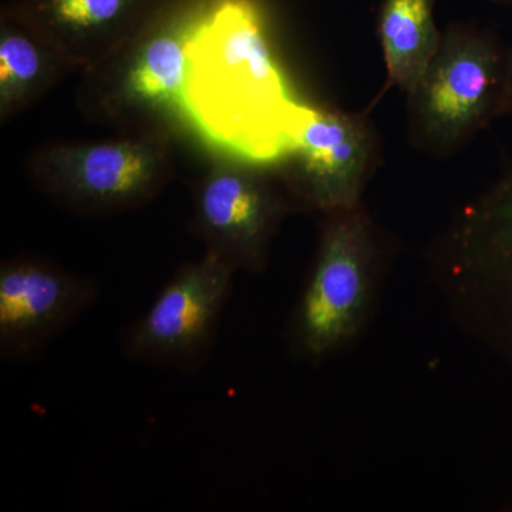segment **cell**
<instances>
[{
  "mask_svg": "<svg viewBox=\"0 0 512 512\" xmlns=\"http://www.w3.org/2000/svg\"><path fill=\"white\" fill-rule=\"evenodd\" d=\"M212 3L168 0L133 40L86 72V110L123 123L185 111L191 40Z\"/></svg>",
  "mask_w": 512,
  "mask_h": 512,
  "instance_id": "cell-4",
  "label": "cell"
},
{
  "mask_svg": "<svg viewBox=\"0 0 512 512\" xmlns=\"http://www.w3.org/2000/svg\"><path fill=\"white\" fill-rule=\"evenodd\" d=\"M298 103L247 0H214L190 45L185 111L210 140L249 161L279 160Z\"/></svg>",
  "mask_w": 512,
  "mask_h": 512,
  "instance_id": "cell-1",
  "label": "cell"
},
{
  "mask_svg": "<svg viewBox=\"0 0 512 512\" xmlns=\"http://www.w3.org/2000/svg\"><path fill=\"white\" fill-rule=\"evenodd\" d=\"M235 274L207 251L198 261L180 266L146 311L124 329L123 356L187 375L200 372L217 342Z\"/></svg>",
  "mask_w": 512,
  "mask_h": 512,
  "instance_id": "cell-6",
  "label": "cell"
},
{
  "mask_svg": "<svg viewBox=\"0 0 512 512\" xmlns=\"http://www.w3.org/2000/svg\"><path fill=\"white\" fill-rule=\"evenodd\" d=\"M168 0H10L6 9L43 37L73 70L110 59Z\"/></svg>",
  "mask_w": 512,
  "mask_h": 512,
  "instance_id": "cell-10",
  "label": "cell"
},
{
  "mask_svg": "<svg viewBox=\"0 0 512 512\" xmlns=\"http://www.w3.org/2000/svg\"><path fill=\"white\" fill-rule=\"evenodd\" d=\"M510 49L493 33L453 23L409 96V137L417 150L450 156L505 116Z\"/></svg>",
  "mask_w": 512,
  "mask_h": 512,
  "instance_id": "cell-2",
  "label": "cell"
},
{
  "mask_svg": "<svg viewBox=\"0 0 512 512\" xmlns=\"http://www.w3.org/2000/svg\"><path fill=\"white\" fill-rule=\"evenodd\" d=\"M73 72L62 56L8 9L0 18V117L28 109Z\"/></svg>",
  "mask_w": 512,
  "mask_h": 512,
  "instance_id": "cell-12",
  "label": "cell"
},
{
  "mask_svg": "<svg viewBox=\"0 0 512 512\" xmlns=\"http://www.w3.org/2000/svg\"><path fill=\"white\" fill-rule=\"evenodd\" d=\"M436 0H382L377 33L389 83L412 92L436 56L443 33L434 20Z\"/></svg>",
  "mask_w": 512,
  "mask_h": 512,
  "instance_id": "cell-13",
  "label": "cell"
},
{
  "mask_svg": "<svg viewBox=\"0 0 512 512\" xmlns=\"http://www.w3.org/2000/svg\"><path fill=\"white\" fill-rule=\"evenodd\" d=\"M29 173L33 184L64 210L107 217L156 200L173 178V146L158 130L96 143L59 144L37 151Z\"/></svg>",
  "mask_w": 512,
  "mask_h": 512,
  "instance_id": "cell-3",
  "label": "cell"
},
{
  "mask_svg": "<svg viewBox=\"0 0 512 512\" xmlns=\"http://www.w3.org/2000/svg\"><path fill=\"white\" fill-rule=\"evenodd\" d=\"M286 200L259 165L218 161L192 187V229L235 272L264 268Z\"/></svg>",
  "mask_w": 512,
  "mask_h": 512,
  "instance_id": "cell-8",
  "label": "cell"
},
{
  "mask_svg": "<svg viewBox=\"0 0 512 512\" xmlns=\"http://www.w3.org/2000/svg\"><path fill=\"white\" fill-rule=\"evenodd\" d=\"M376 256L372 221L360 205L326 215L315 264L289 323L292 349L302 359H325L359 333Z\"/></svg>",
  "mask_w": 512,
  "mask_h": 512,
  "instance_id": "cell-5",
  "label": "cell"
},
{
  "mask_svg": "<svg viewBox=\"0 0 512 512\" xmlns=\"http://www.w3.org/2000/svg\"><path fill=\"white\" fill-rule=\"evenodd\" d=\"M377 156L365 117L298 103L282 178L295 197L328 215L360 205Z\"/></svg>",
  "mask_w": 512,
  "mask_h": 512,
  "instance_id": "cell-7",
  "label": "cell"
},
{
  "mask_svg": "<svg viewBox=\"0 0 512 512\" xmlns=\"http://www.w3.org/2000/svg\"><path fill=\"white\" fill-rule=\"evenodd\" d=\"M493 2L504 3V5H512V0H493Z\"/></svg>",
  "mask_w": 512,
  "mask_h": 512,
  "instance_id": "cell-15",
  "label": "cell"
},
{
  "mask_svg": "<svg viewBox=\"0 0 512 512\" xmlns=\"http://www.w3.org/2000/svg\"><path fill=\"white\" fill-rule=\"evenodd\" d=\"M87 276L37 256H15L0 265V357L39 359L50 343L99 301Z\"/></svg>",
  "mask_w": 512,
  "mask_h": 512,
  "instance_id": "cell-9",
  "label": "cell"
},
{
  "mask_svg": "<svg viewBox=\"0 0 512 512\" xmlns=\"http://www.w3.org/2000/svg\"><path fill=\"white\" fill-rule=\"evenodd\" d=\"M512 114V49H510V69H508L507 99H505V116Z\"/></svg>",
  "mask_w": 512,
  "mask_h": 512,
  "instance_id": "cell-14",
  "label": "cell"
},
{
  "mask_svg": "<svg viewBox=\"0 0 512 512\" xmlns=\"http://www.w3.org/2000/svg\"><path fill=\"white\" fill-rule=\"evenodd\" d=\"M451 245L457 274L480 292L494 339L512 359V165L466 208Z\"/></svg>",
  "mask_w": 512,
  "mask_h": 512,
  "instance_id": "cell-11",
  "label": "cell"
}]
</instances>
